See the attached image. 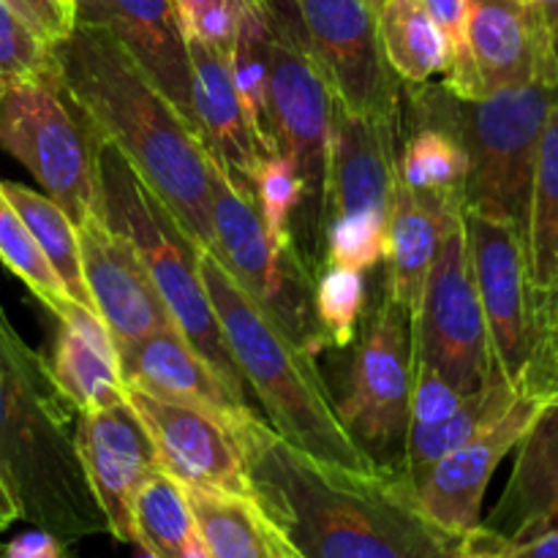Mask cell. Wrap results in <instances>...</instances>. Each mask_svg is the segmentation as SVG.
Masks as SVG:
<instances>
[{
    "mask_svg": "<svg viewBox=\"0 0 558 558\" xmlns=\"http://www.w3.org/2000/svg\"><path fill=\"white\" fill-rule=\"evenodd\" d=\"M234 436L254 499L305 558H450L461 545L425 515L401 474L311 458L256 414Z\"/></svg>",
    "mask_w": 558,
    "mask_h": 558,
    "instance_id": "1",
    "label": "cell"
},
{
    "mask_svg": "<svg viewBox=\"0 0 558 558\" xmlns=\"http://www.w3.org/2000/svg\"><path fill=\"white\" fill-rule=\"evenodd\" d=\"M54 85L87 134L118 147L199 248H216L213 161L199 131L101 27L74 25L52 47Z\"/></svg>",
    "mask_w": 558,
    "mask_h": 558,
    "instance_id": "2",
    "label": "cell"
},
{
    "mask_svg": "<svg viewBox=\"0 0 558 558\" xmlns=\"http://www.w3.org/2000/svg\"><path fill=\"white\" fill-rule=\"evenodd\" d=\"M71 412L47 360L0 308V477L22 521L63 543L109 534L76 456Z\"/></svg>",
    "mask_w": 558,
    "mask_h": 558,
    "instance_id": "3",
    "label": "cell"
},
{
    "mask_svg": "<svg viewBox=\"0 0 558 558\" xmlns=\"http://www.w3.org/2000/svg\"><path fill=\"white\" fill-rule=\"evenodd\" d=\"M199 272L245 387L265 409V423L311 458L360 472L379 469L338 417L316 357L248 298L213 251L199 248Z\"/></svg>",
    "mask_w": 558,
    "mask_h": 558,
    "instance_id": "4",
    "label": "cell"
},
{
    "mask_svg": "<svg viewBox=\"0 0 558 558\" xmlns=\"http://www.w3.org/2000/svg\"><path fill=\"white\" fill-rule=\"evenodd\" d=\"M90 140L104 221L120 238L129 240L131 248L136 251L185 341L205 357L218 379L245 407H251L248 387L229 352L216 308L202 281L199 245L183 232L172 213L142 183L140 174L120 156L118 147L96 136Z\"/></svg>",
    "mask_w": 558,
    "mask_h": 558,
    "instance_id": "5",
    "label": "cell"
},
{
    "mask_svg": "<svg viewBox=\"0 0 558 558\" xmlns=\"http://www.w3.org/2000/svg\"><path fill=\"white\" fill-rule=\"evenodd\" d=\"M414 87L463 142L469 158L463 210L501 218L523 234L539 134L558 93L556 82L537 80L477 101H463L434 82Z\"/></svg>",
    "mask_w": 558,
    "mask_h": 558,
    "instance_id": "6",
    "label": "cell"
},
{
    "mask_svg": "<svg viewBox=\"0 0 558 558\" xmlns=\"http://www.w3.org/2000/svg\"><path fill=\"white\" fill-rule=\"evenodd\" d=\"M270 25V118L278 153L303 180V205L292 218V243L311 276L325 267V180L336 96L305 41L294 0H262Z\"/></svg>",
    "mask_w": 558,
    "mask_h": 558,
    "instance_id": "7",
    "label": "cell"
},
{
    "mask_svg": "<svg viewBox=\"0 0 558 558\" xmlns=\"http://www.w3.org/2000/svg\"><path fill=\"white\" fill-rule=\"evenodd\" d=\"M398 185V123L332 109L325 180V265L371 270L385 259L387 221Z\"/></svg>",
    "mask_w": 558,
    "mask_h": 558,
    "instance_id": "8",
    "label": "cell"
},
{
    "mask_svg": "<svg viewBox=\"0 0 558 558\" xmlns=\"http://www.w3.org/2000/svg\"><path fill=\"white\" fill-rule=\"evenodd\" d=\"M210 213L216 259L300 349L319 357L330 343L316 319L314 276L298 251L272 243L254 196L232 183L216 161L210 178Z\"/></svg>",
    "mask_w": 558,
    "mask_h": 558,
    "instance_id": "9",
    "label": "cell"
},
{
    "mask_svg": "<svg viewBox=\"0 0 558 558\" xmlns=\"http://www.w3.org/2000/svg\"><path fill=\"white\" fill-rule=\"evenodd\" d=\"M0 147L31 169L74 227L101 216L93 140L54 80H16L5 87Z\"/></svg>",
    "mask_w": 558,
    "mask_h": 558,
    "instance_id": "10",
    "label": "cell"
},
{
    "mask_svg": "<svg viewBox=\"0 0 558 558\" xmlns=\"http://www.w3.org/2000/svg\"><path fill=\"white\" fill-rule=\"evenodd\" d=\"M414 368L417 354L412 314L385 292L354 347L349 392L336 407L341 423L371 461L401 477L412 417Z\"/></svg>",
    "mask_w": 558,
    "mask_h": 558,
    "instance_id": "11",
    "label": "cell"
},
{
    "mask_svg": "<svg viewBox=\"0 0 558 558\" xmlns=\"http://www.w3.org/2000/svg\"><path fill=\"white\" fill-rule=\"evenodd\" d=\"M412 338L420 363L439 371L463 396L480 390L494 371L488 327L469 259L463 207L441 234L439 254L412 314Z\"/></svg>",
    "mask_w": 558,
    "mask_h": 558,
    "instance_id": "12",
    "label": "cell"
},
{
    "mask_svg": "<svg viewBox=\"0 0 558 558\" xmlns=\"http://www.w3.org/2000/svg\"><path fill=\"white\" fill-rule=\"evenodd\" d=\"M305 41L319 60L332 96L365 118H401V80L392 74L371 0H294Z\"/></svg>",
    "mask_w": 558,
    "mask_h": 558,
    "instance_id": "13",
    "label": "cell"
},
{
    "mask_svg": "<svg viewBox=\"0 0 558 558\" xmlns=\"http://www.w3.org/2000/svg\"><path fill=\"white\" fill-rule=\"evenodd\" d=\"M474 283L488 327L490 357L521 392L532 354V283L523 234L501 218L463 210Z\"/></svg>",
    "mask_w": 558,
    "mask_h": 558,
    "instance_id": "14",
    "label": "cell"
},
{
    "mask_svg": "<svg viewBox=\"0 0 558 558\" xmlns=\"http://www.w3.org/2000/svg\"><path fill=\"white\" fill-rule=\"evenodd\" d=\"M74 441L87 485L109 523V537L134 545V499L161 469L140 414L129 398L114 407L80 412Z\"/></svg>",
    "mask_w": 558,
    "mask_h": 558,
    "instance_id": "15",
    "label": "cell"
},
{
    "mask_svg": "<svg viewBox=\"0 0 558 558\" xmlns=\"http://www.w3.org/2000/svg\"><path fill=\"white\" fill-rule=\"evenodd\" d=\"M466 47L480 98L537 80L558 85L554 22L539 0H466Z\"/></svg>",
    "mask_w": 558,
    "mask_h": 558,
    "instance_id": "16",
    "label": "cell"
},
{
    "mask_svg": "<svg viewBox=\"0 0 558 558\" xmlns=\"http://www.w3.org/2000/svg\"><path fill=\"white\" fill-rule=\"evenodd\" d=\"M543 398L518 396L501 417L485 425L466 445L441 458L417 485L420 507L434 523L456 537H466L483 523V499L499 463L521 445L526 430L545 409Z\"/></svg>",
    "mask_w": 558,
    "mask_h": 558,
    "instance_id": "17",
    "label": "cell"
},
{
    "mask_svg": "<svg viewBox=\"0 0 558 558\" xmlns=\"http://www.w3.org/2000/svg\"><path fill=\"white\" fill-rule=\"evenodd\" d=\"M125 398L150 434L161 458V469L180 485L254 499V485L245 469L240 441L223 420L202 409L161 401L129 387Z\"/></svg>",
    "mask_w": 558,
    "mask_h": 558,
    "instance_id": "18",
    "label": "cell"
},
{
    "mask_svg": "<svg viewBox=\"0 0 558 558\" xmlns=\"http://www.w3.org/2000/svg\"><path fill=\"white\" fill-rule=\"evenodd\" d=\"M71 5L74 25L107 31L196 129L189 31L178 0H71Z\"/></svg>",
    "mask_w": 558,
    "mask_h": 558,
    "instance_id": "19",
    "label": "cell"
},
{
    "mask_svg": "<svg viewBox=\"0 0 558 558\" xmlns=\"http://www.w3.org/2000/svg\"><path fill=\"white\" fill-rule=\"evenodd\" d=\"M76 240L93 311L107 325L114 347L178 327L147 267L104 216L82 221Z\"/></svg>",
    "mask_w": 558,
    "mask_h": 558,
    "instance_id": "20",
    "label": "cell"
},
{
    "mask_svg": "<svg viewBox=\"0 0 558 558\" xmlns=\"http://www.w3.org/2000/svg\"><path fill=\"white\" fill-rule=\"evenodd\" d=\"M118 363L123 385L129 390L202 409V412L223 420L232 430L240 420L254 414V407H245L218 379L216 371L185 341L178 327L123 343L118 347Z\"/></svg>",
    "mask_w": 558,
    "mask_h": 558,
    "instance_id": "21",
    "label": "cell"
},
{
    "mask_svg": "<svg viewBox=\"0 0 558 558\" xmlns=\"http://www.w3.org/2000/svg\"><path fill=\"white\" fill-rule=\"evenodd\" d=\"M191 93H194L196 129L207 153L240 189L251 191L256 161L262 158L251 131L248 114L234 85L229 54L210 47L202 38L189 36Z\"/></svg>",
    "mask_w": 558,
    "mask_h": 558,
    "instance_id": "22",
    "label": "cell"
},
{
    "mask_svg": "<svg viewBox=\"0 0 558 558\" xmlns=\"http://www.w3.org/2000/svg\"><path fill=\"white\" fill-rule=\"evenodd\" d=\"M515 450L505 496L483 521L510 545L558 529V401L545 403Z\"/></svg>",
    "mask_w": 558,
    "mask_h": 558,
    "instance_id": "23",
    "label": "cell"
},
{
    "mask_svg": "<svg viewBox=\"0 0 558 558\" xmlns=\"http://www.w3.org/2000/svg\"><path fill=\"white\" fill-rule=\"evenodd\" d=\"M461 207V196L420 194L398 180L385 240V292L398 300L409 314L417 308L425 278L439 254L441 234Z\"/></svg>",
    "mask_w": 558,
    "mask_h": 558,
    "instance_id": "24",
    "label": "cell"
},
{
    "mask_svg": "<svg viewBox=\"0 0 558 558\" xmlns=\"http://www.w3.org/2000/svg\"><path fill=\"white\" fill-rule=\"evenodd\" d=\"M58 319V347L49 368L65 401L76 412L123 403L125 385L120 376L118 347L107 325L80 303H71Z\"/></svg>",
    "mask_w": 558,
    "mask_h": 558,
    "instance_id": "25",
    "label": "cell"
},
{
    "mask_svg": "<svg viewBox=\"0 0 558 558\" xmlns=\"http://www.w3.org/2000/svg\"><path fill=\"white\" fill-rule=\"evenodd\" d=\"M185 494L210 558H305L256 499L207 488H185Z\"/></svg>",
    "mask_w": 558,
    "mask_h": 558,
    "instance_id": "26",
    "label": "cell"
},
{
    "mask_svg": "<svg viewBox=\"0 0 558 558\" xmlns=\"http://www.w3.org/2000/svg\"><path fill=\"white\" fill-rule=\"evenodd\" d=\"M409 87V131L398 150V180L407 189L434 196H461L466 185L469 158L461 136L450 123L425 101L414 85Z\"/></svg>",
    "mask_w": 558,
    "mask_h": 558,
    "instance_id": "27",
    "label": "cell"
},
{
    "mask_svg": "<svg viewBox=\"0 0 558 558\" xmlns=\"http://www.w3.org/2000/svg\"><path fill=\"white\" fill-rule=\"evenodd\" d=\"M518 396H521V392H518L494 365L488 381H485L480 390L469 392V396L463 398L461 409H458L452 417L434 425V428L409 430L407 447H403V480L412 485V490L414 485L441 461V458L450 456V452L458 450L461 445H466V441L472 439L474 434H480L485 425H490L496 417H501V414L515 403Z\"/></svg>",
    "mask_w": 558,
    "mask_h": 558,
    "instance_id": "28",
    "label": "cell"
},
{
    "mask_svg": "<svg viewBox=\"0 0 558 558\" xmlns=\"http://www.w3.org/2000/svg\"><path fill=\"white\" fill-rule=\"evenodd\" d=\"M523 251L532 292L558 283V93L539 134Z\"/></svg>",
    "mask_w": 558,
    "mask_h": 558,
    "instance_id": "29",
    "label": "cell"
},
{
    "mask_svg": "<svg viewBox=\"0 0 558 558\" xmlns=\"http://www.w3.org/2000/svg\"><path fill=\"white\" fill-rule=\"evenodd\" d=\"M229 65L256 147L262 156H272L278 153V142L270 118V25L262 0H240L238 33L229 52Z\"/></svg>",
    "mask_w": 558,
    "mask_h": 558,
    "instance_id": "30",
    "label": "cell"
},
{
    "mask_svg": "<svg viewBox=\"0 0 558 558\" xmlns=\"http://www.w3.org/2000/svg\"><path fill=\"white\" fill-rule=\"evenodd\" d=\"M379 38L392 74L403 85H425L450 69V47L420 0H385Z\"/></svg>",
    "mask_w": 558,
    "mask_h": 558,
    "instance_id": "31",
    "label": "cell"
},
{
    "mask_svg": "<svg viewBox=\"0 0 558 558\" xmlns=\"http://www.w3.org/2000/svg\"><path fill=\"white\" fill-rule=\"evenodd\" d=\"M0 189L9 196L11 205L16 207L22 221L27 223L31 234L36 238L38 248H41V254L47 256V262L52 265L54 276L60 278V283L65 287L69 298L74 300V303L85 305L87 311H93L85 272H82L80 240H76L74 221H71L63 213V207L54 205L47 194H38V191L27 189V185L0 180ZM93 314H96V311H93Z\"/></svg>",
    "mask_w": 558,
    "mask_h": 558,
    "instance_id": "32",
    "label": "cell"
},
{
    "mask_svg": "<svg viewBox=\"0 0 558 558\" xmlns=\"http://www.w3.org/2000/svg\"><path fill=\"white\" fill-rule=\"evenodd\" d=\"M196 539L189 494L172 474L158 469L134 499V545L156 558H185Z\"/></svg>",
    "mask_w": 558,
    "mask_h": 558,
    "instance_id": "33",
    "label": "cell"
},
{
    "mask_svg": "<svg viewBox=\"0 0 558 558\" xmlns=\"http://www.w3.org/2000/svg\"><path fill=\"white\" fill-rule=\"evenodd\" d=\"M0 262L52 311L54 316L63 314L74 300L69 298L60 278L54 276L52 265L38 248L36 238L31 234L27 223L11 205L9 196L0 189Z\"/></svg>",
    "mask_w": 558,
    "mask_h": 558,
    "instance_id": "34",
    "label": "cell"
},
{
    "mask_svg": "<svg viewBox=\"0 0 558 558\" xmlns=\"http://www.w3.org/2000/svg\"><path fill=\"white\" fill-rule=\"evenodd\" d=\"M254 202L259 207L262 223L272 243L283 248H294L292 243V218L303 205V180L298 167L287 153L262 156L254 169Z\"/></svg>",
    "mask_w": 558,
    "mask_h": 558,
    "instance_id": "35",
    "label": "cell"
},
{
    "mask_svg": "<svg viewBox=\"0 0 558 558\" xmlns=\"http://www.w3.org/2000/svg\"><path fill=\"white\" fill-rule=\"evenodd\" d=\"M365 298V272L338 265L322 267L314 278V308L330 347L343 349L354 341Z\"/></svg>",
    "mask_w": 558,
    "mask_h": 558,
    "instance_id": "36",
    "label": "cell"
},
{
    "mask_svg": "<svg viewBox=\"0 0 558 558\" xmlns=\"http://www.w3.org/2000/svg\"><path fill=\"white\" fill-rule=\"evenodd\" d=\"M521 392L558 401V283L532 292V354Z\"/></svg>",
    "mask_w": 558,
    "mask_h": 558,
    "instance_id": "37",
    "label": "cell"
},
{
    "mask_svg": "<svg viewBox=\"0 0 558 558\" xmlns=\"http://www.w3.org/2000/svg\"><path fill=\"white\" fill-rule=\"evenodd\" d=\"M0 76L9 82L54 80L52 49L44 47L3 0H0Z\"/></svg>",
    "mask_w": 558,
    "mask_h": 558,
    "instance_id": "38",
    "label": "cell"
},
{
    "mask_svg": "<svg viewBox=\"0 0 558 558\" xmlns=\"http://www.w3.org/2000/svg\"><path fill=\"white\" fill-rule=\"evenodd\" d=\"M463 398L466 396H463L461 390H456L439 371L417 360V368H414L409 430H425L445 423L447 417H452V414L461 409Z\"/></svg>",
    "mask_w": 558,
    "mask_h": 558,
    "instance_id": "39",
    "label": "cell"
},
{
    "mask_svg": "<svg viewBox=\"0 0 558 558\" xmlns=\"http://www.w3.org/2000/svg\"><path fill=\"white\" fill-rule=\"evenodd\" d=\"M189 36L202 38L210 47L232 52L234 33H238L240 0H178Z\"/></svg>",
    "mask_w": 558,
    "mask_h": 558,
    "instance_id": "40",
    "label": "cell"
},
{
    "mask_svg": "<svg viewBox=\"0 0 558 558\" xmlns=\"http://www.w3.org/2000/svg\"><path fill=\"white\" fill-rule=\"evenodd\" d=\"M22 22L33 31V36L52 49L63 41L74 27V11L63 0H3Z\"/></svg>",
    "mask_w": 558,
    "mask_h": 558,
    "instance_id": "41",
    "label": "cell"
},
{
    "mask_svg": "<svg viewBox=\"0 0 558 558\" xmlns=\"http://www.w3.org/2000/svg\"><path fill=\"white\" fill-rule=\"evenodd\" d=\"M0 558H71V554L69 543L33 526L31 532L20 534L9 545H0Z\"/></svg>",
    "mask_w": 558,
    "mask_h": 558,
    "instance_id": "42",
    "label": "cell"
},
{
    "mask_svg": "<svg viewBox=\"0 0 558 558\" xmlns=\"http://www.w3.org/2000/svg\"><path fill=\"white\" fill-rule=\"evenodd\" d=\"M507 554H510V543H505L499 534L488 532L480 523L472 534L461 539V545L450 558H507Z\"/></svg>",
    "mask_w": 558,
    "mask_h": 558,
    "instance_id": "43",
    "label": "cell"
},
{
    "mask_svg": "<svg viewBox=\"0 0 558 558\" xmlns=\"http://www.w3.org/2000/svg\"><path fill=\"white\" fill-rule=\"evenodd\" d=\"M510 558H558V529H548L510 545Z\"/></svg>",
    "mask_w": 558,
    "mask_h": 558,
    "instance_id": "44",
    "label": "cell"
},
{
    "mask_svg": "<svg viewBox=\"0 0 558 558\" xmlns=\"http://www.w3.org/2000/svg\"><path fill=\"white\" fill-rule=\"evenodd\" d=\"M16 521H22L20 507H16L14 496H11V490L5 488L3 477H0V534L9 532Z\"/></svg>",
    "mask_w": 558,
    "mask_h": 558,
    "instance_id": "45",
    "label": "cell"
},
{
    "mask_svg": "<svg viewBox=\"0 0 558 558\" xmlns=\"http://www.w3.org/2000/svg\"><path fill=\"white\" fill-rule=\"evenodd\" d=\"M185 558H210V556H207L205 545H202V543H199V539H196V543H194V548H191V550H189V556H185Z\"/></svg>",
    "mask_w": 558,
    "mask_h": 558,
    "instance_id": "46",
    "label": "cell"
},
{
    "mask_svg": "<svg viewBox=\"0 0 558 558\" xmlns=\"http://www.w3.org/2000/svg\"><path fill=\"white\" fill-rule=\"evenodd\" d=\"M550 22H554V38H556V54H558V9L550 11Z\"/></svg>",
    "mask_w": 558,
    "mask_h": 558,
    "instance_id": "47",
    "label": "cell"
},
{
    "mask_svg": "<svg viewBox=\"0 0 558 558\" xmlns=\"http://www.w3.org/2000/svg\"><path fill=\"white\" fill-rule=\"evenodd\" d=\"M134 558H156V556H153L150 554V550H145V548H140V545H134Z\"/></svg>",
    "mask_w": 558,
    "mask_h": 558,
    "instance_id": "48",
    "label": "cell"
},
{
    "mask_svg": "<svg viewBox=\"0 0 558 558\" xmlns=\"http://www.w3.org/2000/svg\"><path fill=\"white\" fill-rule=\"evenodd\" d=\"M539 3L545 5V11H548V14H550V11L558 9V0H539Z\"/></svg>",
    "mask_w": 558,
    "mask_h": 558,
    "instance_id": "49",
    "label": "cell"
},
{
    "mask_svg": "<svg viewBox=\"0 0 558 558\" xmlns=\"http://www.w3.org/2000/svg\"><path fill=\"white\" fill-rule=\"evenodd\" d=\"M9 85H11V82H9V80H3V76H0V96H3L5 87H9Z\"/></svg>",
    "mask_w": 558,
    "mask_h": 558,
    "instance_id": "50",
    "label": "cell"
},
{
    "mask_svg": "<svg viewBox=\"0 0 558 558\" xmlns=\"http://www.w3.org/2000/svg\"><path fill=\"white\" fill-rule=\"evenodd\" d=\"M381 3H385V0H371V5H374V9H376V11H379V9H381Z\"/></svg>",
    "mask_w": 558,
    "mask_h": 558,
    "instance_id": "51",
    "label": "cell"
},
{
    "mask_svg": "<svg viewBox=\"0 0 558 558\" xmlns=\"http://www.w3.org/2000/svg\"><path fill=\"white\" fill-rule=\"evenodd\" d=\"M63 3H65V5H71V0H63ZM71 11H74V5H71Z\"/></svg>",
    "mask_w": 558,
    "mask_h": 558,
    "instance_id": "52",
    "label": "cell"
},
{
    "mask_svg": "<svg viewBox=\"0 0 558 558\" xmlns=\"http://www.w3.org/2000/svg\"><path fill=\"white\" fill-rule=\"evenodd\" d=\"M507 558H510V554H507Z\"/></svg>",
    "mask_w": 558,
    "mask_h": 558,
    "instance_id": "53",
    "label": "cell"
}]
</instances>
